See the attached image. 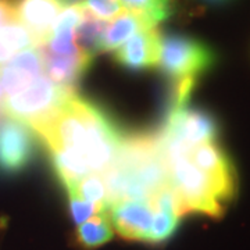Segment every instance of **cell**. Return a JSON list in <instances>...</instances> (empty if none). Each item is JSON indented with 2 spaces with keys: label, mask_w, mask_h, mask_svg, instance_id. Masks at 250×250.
<instances>
[{
  "label": "cell",
  "mask_w": 250,
  "mask_h": 250,
  "mask_svg": "<svg viewBox=\"0 0 250 250\" xmlns=\"http://www.w3.org/2000/svg\"><path fill=\"white\" fill-rule=\"evenodd\" d=\"M161 36L157 27L141 29L114 52L116 62L129 71H143L157 67Z\"/></svg>",
  "instance_id": "52a82bcc"
},
{
  "label": "cell",
  "mask_w": 250,
  "mask_h": 250,
  "mask_svg": "<svg viewBox=\"0 0 250 250\" xmlns=\"http://www.w3.org/2000/svg\"><path fill=\"white\" fill-rule=\"evenodd\" d=\"M74 192L75 195H78L81 199L90 202L93 205L99 206L100 208H103L104 211H107V192H106V184L104 178L102 174L96 172H90L89 175H86L85 178H82L77 184V187L68 189ZM65 190V192H68Z\"/></svg>",
  "instance_id": "ffe728a7"
},
{
  "label": "cell",
  "mask_w": 250,
  "mask_h": 250,
  "mask_svg": "<svg viewBox=\"0 0 250 250\" xmlns=\"http://www.w3.org/2000/svg\"><path fill=\"white\" fill-rule=\"evenodd\" d=\"M145 28L152 27H149L146 20L139 13L125 10L106 25L100 43V52H116L131 36Z\"/></svg>",
  "instance_id": "4fadbf2b"
},
{
  "label": "cell",
  "mask_w": 250,
  "mask_h": 250,
  "mask_svg": "<svg viewBox=\"0 0 250 250\" xmlns=\"http://www.w3.org/2000/svg\"><path fill=\"white\" fill-rule=\"evenodd\" d=\"M65 6L60 0H16L17 21L31 32L36 46L46 42Z\"/></svg>",
  "instance_id": "9c48e42d"
},
{
  "label": "cell",
  "mask_w": 250,
  "mask_h": 250,
  "mask_svg": "<svg viewBox=\"0 0 250 250\" xmlns=\"http://www.w3.org/2000/svg\"><path fill=\"white\" fill-rule=\"evenodd\" d=\"M68 202H70V211H71V217L74 223L77 225L85 223L86 220H89L90 217H93L98 213L104 211L103 208H100L99 206L93 205L90 202H86L83 199H81L78 195H75L74 192L68 190Z\"/></svg>",
  "instance_id": "7402d4cb"
},
{
  "label": "cell",
  "mask_w": 250,
  "mask_h": 250,
  "mask_svg": "<svg viewBox=\"0 0 250 250\" xmlns=\"http://www.w3.org/2000/svg\"><path fill=\"white\" fill-rule=\"evenodd\" d=\"M36 46L34 36L18 21L0 27V67L21 50Z\"/></svg>",
  "instance_id": "2e32d148"
},
{
  "label": "cell",
  "mask_w": 250,
  "mask_h": 250,
  "mask_svg": "<svg viewBox=\"0 0 250 250\" xmlns=\"http://www.w3.org/2000/svg\"><path fill=\"white\" fill-rule=\"evenodd\" d=\"M74 93L75 90L56 85L42 74L24 90L3 98L0 108L3 116L31 126L50 116Z\"/></svg>",
  "instance_id": "3957f363"
},
{
  "label": "cell",
  "mask_w": 250,
  "mask_h": 250,
  "mask_svg": "<svg viewBox=\"0 0 250 250\" xmlns=\"http://www.w3.org/2000/svg\"><path fill=\"white\" fill-rule=\"evenodd\" d=\"M82 7L99 20L108 21L125 11L120 0H82Z\"/></svg>",
  "instance_id": "44dd1931"
},
{
  "label": "cell",
  "mask_w": 250,
  "mask_h": 250,
  "mask_svg": "<svg viewBox=\"0 0 250 250\" xmlns=\"http://www.w3.org/2000/svg\"><path fill=\"white\" fill-rule=\"evenodd\" d=\"M215 62L214 52L208 46L184 35L161 36L157 67L170 81L196 78Z\"/></svg>",
  "instance_id": "277c9868"
},
{
  "label": "cell",
  "mask_w": 250,
  "mask_h": 250,
  "mask_svg": "<svg viewBox=\"0 0 250 250\" xmlns=\"http://www.w3.org/2000/svg\"><path fill=\"white\" fill-rule=\"evenodd\" d=\"M206 1H210V3H220V1H224V0H206Z\"/></svg>",
  "instance_id": "d4e9b609"
},
{
  "label": "cell",
  "mask_w": 250,
  "mask_h": 250,
  "mask_svg": "<svg viewBox=\"0 0 250 250\" xmlns=\"http://www.w3.org/2000/svg\"><path fill=\"white\" fill-rule=\"evenodd\" d=\"M31 129L47 150L78 153L90 168H103L111 163L123 135L114 117L77 92L50 116L31 125Z\"/></svg>",
  "instance_id": "6da1fadb"
},
{
  "label": "cell",
  "mask_w": 250,
  "mask_h": 250,
  "mask_svg": "<svg viewBox=\"0 0 250 250\" xmlns=\"http://www.w3.org/2000/svg\"><path fill=\"white\" fill-rule=\"evenodd\" d=\"M43 72L56 85L75 90L81 77L88 71L93 62V56L82 52L75 56H53L42 53Z\"/></svg>",
  "instance_id": "7c38bea8"
},
{
  "label": "cell",
  "mask_w": 250,
  "mask_h": 250,
  "mask_svg": "<svg viewBox=\"0 0 250 250\" xmlns=\"http://www.w3.org/2000/svg\"><path fill=\"white\" fill-rule=\"evenodd\" d=\"M157 134L164 138H172L188 146L200 143L215 142L218 125L214 117L203 110L189 108V106L177 110H167Z\"/></svg>",
  "instance_id": "5b68a950"
},
{
  "label": "cell",
  "mask_w": 250,
  "mask_h": 250,
  "mask_svg": "<svg viewBox=\"0 0 250 250\" xmlns=\"http://www.w3.org/2000/svg\"><path fill=\"white\" fill-rule=\"evenodd\" d=\"M125 10L139 13L149 27H157L170 17L175 0H120Z\"/></svg>",
  "instance_id": "ac0fdd59"
},
{
  "label": "cell",
  "mask_w": 250,
  "mask_h": 250,
  "mask_svg": "<svg viewBox=\"0 0 250 250\" xmlns=\"http://www.w3.org/2000/svg\"><path fill=\"white\" fill-rule=\"evenodd\" d=\"M17 21L16 0H0V27Z\"/></svg>",
  "instance_id": "603a6c76"
},
{
  "label": "cell",
  "mask_w": 250,
  "mask_h": 250,
  "mask_svg": "<svg viewBox=\"0 0 250 250\" xmlns=\"http://www.w3.org/2000/svg\"><path fill=\"white\" fill-rule=\"evenodd\" d=\"M1 116H3V113H1V108H0V118H1Z\"/></svg>",
  "instance_id": "484cf974"
},
{
  "label": "cell",
  "mask_w": 250,
  "mask_h": 250,
  "mask_svg": "<svg viewBox=\"0 0 250 250\" xmlns=\"http://www.w3.org/2000/svg\"><path fill=\"white\" fill-rule=\"evenodd\" d=\"M179 220H181V215L174 210H164V208L153 210L152 227H150V232H149L146 243L159 245V243L168 241L177 231Z\"/></svg>",
  "instance_id": "d6986e66"
},
{
  "label": "cell",
  "mask_w": 250,
  "mask_h": 250,
  "mask_svg": "<svg viewBox=\"0 0 250 250\" xmlns=\"http://www.w3.org/2000/svg\"><path fill=\"white\" fill-rule=\"evenodd\" d=\"M192 147V146H190ZM189 147H172L163 152L170 174V187L178 199L182 215L200 213L220 217L233 197L214 178L200 170L188 157Z\"/></svg>",
  "instance_id": "7a4b0ae2"
},
{
  "label": "cell",
  "mask_w": 250,
  "mask_h": 250,
  "mask_svg": "<svg viewBox=\"0 0 250 250\" xmlns=\"http://www.w3.org/2000/svg\"><path fill=\"white\" fill-rule=\"evenodd\" d=\"M42 74L43 62L39 49L34 46L21 50L0 67V82L4 95L11 96L24 90Z\"/></svg>",
  "instance_id": "30bf717a"
},
{
  "label": "cell",
  "mask_w": 250,
  "mask_h": 250,
  "mask_svg": "<svg viewBox=\"0 0 250 250\" xmlns=\"http://www.w3.org/2000/svg\"><path fill=\"white\" fill-rule=\"evenodd\" d=\"M62 4L65 6V7H68V6H71V4H77V3H81L82 0H60Z\"/></svg>",
  "instance_id": "cb8c5ba5"
},
{
  "label": "cell",
  "mask_w": 250,
  "mask_h": 250,
  "mask_svg": "<svg viewBox=\"0 0 250 250\" xmlns=\"http://www.w3.org/2000/svg\"><path fill=\"white\" fill-rule=\"evenodd\" d=\"M113 229L128 241L146 242L153 221V207L150 203L123 200L107 208Z\"/></svg>",
  "instance_id": "ba28073f"
},
{
  "label": "cell",
  "mask_w": 250,
  "mask_h": 250,
  "mask_svg": "<svg viewBox=\"0 0 250 250\" xmlns=\"http://www.w3.org/2000/svg\"><path fill=\"white\" fill-rule=\"evenodd\" d=\"M188 157L200 170L214 178L228 192H236V172L232 161L217 142H206L189 147Z\"/></svg>",
  "instance_id": "8fae6325"
},
{
  "label": "cell",
  "mask_w": 250,
  "mask_h": 250,
  "mask_svg": "<svg viewBox=\"0 0 250 250\" xmlns=\"http://www.w3.org/2000/svg\"><path fill=\"white\" fill-rule=\"evenodd\" d=\"M106 25V21L99 20L83 9L80 24L75 28V41L83 52L93 57L100 53V43Z\"/></svg>",
  "instance_id": "e0dca14e"
},
{
  "label": "cell",
  "mask_w": 250,
  "mask_h": 250,
  "mask_svg": "<svg viewBox=\"0 0 250 250\" xmlns=\"http://www.w3.org/2000/svg\"><path fill=\"white\" fill-rule=\"evenodd\" d=\"M49 153H50V160L54 172L65 190L77 187L81 179L85 178L92 172L86 161L78 153L65 149L49 150Z\"/></svg>",
  "instance_id": "5bb4252c"
},
{
  "label": "cell",
  "mask_w": 250,
  "mask_h": 250,
  "mask_svg": "<svg viewBox=\"0 0 250 250\" xmlns=\"http://www.w3.org/2000/svg\"><path fill=\"white\" fill-rule=\"evenodd\" d=\"M77 241L83 249H96L106 245L114 236V229L110 223L107 211L98 213L85 223L78 225L75 231Z\"/></svg>",
  "instance_id": "9a60e30c"
},
{
  "label": "cell",
  "mask_w": 250,
  "mask_h": 250,
  "mask_svg": "<svg viewBox=\"0 0 250 250\" xmlns=\"http://www.w3.org/2000/svg\"><path fill=\"white\" fill-rule=\"evenodd\" d=\"M36 135L21 121L0 123V174L16 175L27 168L36 153Z\"/></svg>",
  "instance_id": "8992f818"
}]
</instances>
